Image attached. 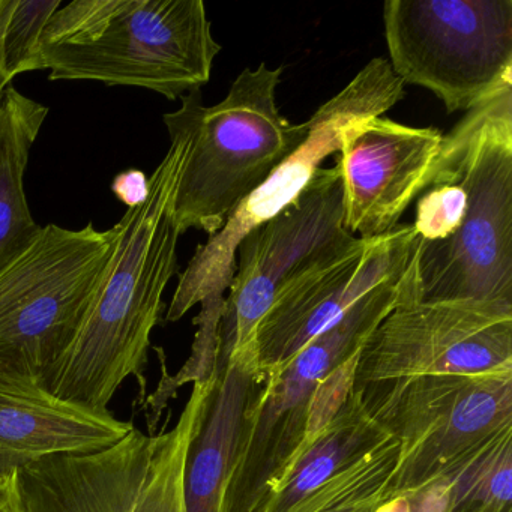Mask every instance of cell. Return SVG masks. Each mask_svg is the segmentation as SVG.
<instances>
[{"instance_id": "obj_20", "label": "cell", "mask_w": 512, "mask_h": 512, "mask_svg": "<svg viewBox=\"0 0 512 512\" xmlns=\"http://www.w3.org/2000/svg\"><path fill=\"white\" fill-rule=\"evenodd\" d=\"M446 512H511L512 431L449 475Z\"/></svg>"}, {"instance_id": "obj_14", "label": "cell", "mask_w": 512, "mask_h": 512, "mask_svg": "<svg viewBox=\"0 0 512 512\" xmlns=\"http://www.w3.org/2000/svg\"><path fill=\"white\" fill-rule=\"evenodd\" d=\"M445 134L383 116L352 122L341 137L344 226L359 239L386 235L410 203L430 187Z\"/></svg>"}, {"instance_id": "obj_12", "label": "cell", "mask_w": 512, "mask_h": 512, "mask_svg": "<svg viewBox=\"0 0 512 512\" xmlns=\"http://www.w3.org/2000/svg\"><path fill=\"white\" fill-rule=\"evenodd\" d=\"M512 368V307L409 302L391 311L365 341L355 386Z\"/></svg>"}, {"instance_id": "obj_19", "label": "cell", "mask_w": 512, "mask_h": 512, "mask_svg": "<svg viewBox=\"0 0 512 512\" xmlns=\"http://www.w3.org/2000/svg\"><path fill=\"white\" fill-rule=\"evenodd\" d=\"M398 442L386 437L290 512H374L394 496Z\"/></svg>"}, {"instance_id": "obj_21", "label": "cell", "mask_w": 512, "mask_h": 512, "mask_svg": "<svg viewBox=\"0 0 512 512\" xmlns=\"http://www.w3.org/2000/svg\"><path fill=\"white\" fill-rule=\"evenodd\" d=\"M224 295H214L206 298L200 304V313L194 317L197 326L193 349L184 367L175 376H170L164 364L163 350V379L157 391L145 400V412L148 416L149 431L157 433V424L161 413L169 404L170 398L175 397L176 391L185 383L203 382L218 370V355H220V322L224 310Z\"/></svg>"}, {"instance_id": "obj_4", "label": "cell", "mask_w": 512, "mask_h": 512, "mask_svg": "<svg viewBox=\"0 0 512 512\" xmlns=\"http://www.w3.org/2000/svg\"><path fill=\"white\" fill-rule=\"evenodd\" d=\"M283 67L245 68L229 94L212 107L202 92L181 98L191 128V145L176 190V224L209 236L223 229L232 212L260 187L272 170L296 151L310 125L281 116L277 88Z\"/></svg>"}, {"instance_id": "obj_18", "label": "cell", "mask_w": 512, "mask_h": 512, "mask_svg": "<svg viewBox=\"0 0 512 512\" xmlns=\"http://www.w3.org/2000/svg\"><path fill=\"white\" fill-rule=\"evenodd\" d=\"M50 109L10 86L0 103V269L40 235L25 191V173L35 140Z\"/></svg>"}, {"instance_id": "obj_9", "label": "cell", "mask_w": 512, "mask_h": 512, "mask_svg": "<svg viewBox=\"0 0 512 512\" xmlns=\"http://www.w3.org/2000/svg\"><path fill=\"white\" fill-rule=\"evenodd\" d=\"M383 23L395 76L448 113L512 85V0H388Z\"/></svg>"}, {"instance_id": "obj_11", "label": "cell", "mask_w": 512, "mask_h": 512, "mask_svg": "<svg viewBox=\"0 0 512 512\" xmlns=\"http://www.w3.org/2000/svg\"><path fill=\"white\" fill-rule=\"evenodd\" d=\"M358 239L344 226L340 169H320L295 203L239 244L235 277L224 298L218 367L238 359L257 364V328L278 296Z\"/></svg>"}, {"instance_id": "obj_16", "label": "cell", "mask_w": 512, "mask_h": 512, "mask_svg": "<svg viewBox=\"0 0 512 512\" xmlns=\"http://www.w3.org/2000/svg\"><path fill=\"white\" fill-rule=\"evenodd\" d=\"M391 436L361 389L353 388L337 415L311 434L268 479L251 512H290L344 467Z\"/></svg>"}, {"instance_id": "obj_3", "label": "cell", "mask_w": 512, "mask_h": 512, "mask_svg": "<svg viewBox=\"0 0 512 512\" xmlns=\"http://www.w3.org/2000/svg\"><path fill=\"white\" fill-rule=\"evenodd\" d=\"M436 172L466 188L467 211L451 238L418 241L415 302L512 307V85L446 134Z\"/></svg>"}, {"instance_id": "obj_5", "label": "cell", "mask_w": 512, "mask_h": 512, "mask_svg": "<svg viewBox=\"0 0 512 512\" xmlns=\"http://www.w3.org/2000/svg\"><path fill=\"white\" fill-rule=\"evenodd\" d=\"M196 382L175 427H134L109 448L56 455L19 470L26 512H188L185 470L217 385Z\"/></svg>"}, {"instance_id": "obj_23", "label": "cell", "mask_w": 512, "mask_h": 512, "mask_svg": "<svg viewBox=\"0 0 512 512\" xmlns=\"http://www.w3.org/2000/svg\"><path fill=\"white\" fill-rule=\"evenodd\" d=\"M112 193L127 209L137 208L148 197L149 178L143 170H125L113 179Z\"/></svg>"}, {"instance_id": "obj_24", "label": "cell", "mask_w": 512, "mask_h": 512, "mask_svg": "<svg viewBox=\"0 0 512 512\" xmlns=\"http://www.w3.org/2000/svg\"><path fill=\"white\" fill-rule=\"evenodd\" d=\"M0 512H26L19 470L0 475Z\"/></svg>"}, {"instance_id": "obj_13", "label": "cell", "mask_w": 512, "mask_h": 512, "mask_svg": "<svg viewBox=\"0 0 512 512\" xmlns=\"http://www.w3.org/2000/svg\"><path fill=\"white\" fill-rule=\"evenodd\" d=\"M412 224L355 245L284 290L259 323L256 358L263 382L280 374L311 341L331 329L356 302L412 265Z\"/></svg>"}, {"instance_id": "obj_15", "label": "cell", "mask_w": 512, "mask_h": 512, "mask_svg": "<svg viewBox=\"0 0 512 512\" xmlns=\"http://www.w3.org/2000/svg\"><path fill=\"white\" fill-rule=\"evenodd\" d=\"M133 428L110 409L65 400L38 377L0 364V475L56 455L101 451Z\"/></svg>"}, {"instance_id": "obj_22", "label": "cell", "mask_w": 512, "mask_h": 512, "mask_svg": "<svg viewBox=\"0 0 512 512\" xmlns=\"http://www.w3.org/2000/svg\"><path fill=\"white\" fill-rule=\"evenodd\" d=\"M61 0H16L2 35V61L11 79L40 71L38 46Z\"/></svg>"}, {"instance_id": "obj_26", "label": "cell", "mask_w": 512, "mask_h": 512, "mask_svg": "<svg viewBox=\"0 0 512 512\" xmlns=\"http://www.w3.org/2000/svg\"><path fill=\"white\" fill-rule=\"evenodd\" d=\"M374 512H410L409 499L404 494H397L377 506Z\"/></svg>"}, {"instance_id": "obj_17", "label": "cell", "mask_w": 512, "mask_h": 512, "mask_svg": "<svg viewBox=\"0 0 512 512\" xmlns=\"http://www.w3.org/2000/svg\"><path fill=\"white\" fill-rule=\"evenodd\" d=\"M262 383L256 362L239 359L218 367L208 413L188 454L185 470L188 512H223L245 410Z\"/></svg>"}, {"instance_id": "obj_10", "label": "cell", "mask_w": 512, "mask_h": 512, "mask_svg": "<svg viewBox=\"0 0 512 512\" xmlns=\"http://www.w3.org/2000/svg\"><path fill=\"white\" fill-rule=\"evenodd\" d=\"M404 97V83L389 62L376 58L340 94L320 106L307 121L310 133L305 142L232 212L220 232L197 247L179 277L166 322H178L209 296L224 295L235 277L236 250L242 239L301 197L323 161L340 151L341 137L352 122L383 116Z\"/></svg>"}, {"instance_id": "obj_8", "label": "cell", "mask_w": 512, "mask_h": 512, "mask_svg": "<svg viewBox=\"0 0 512 512\" xmlns=\"http://www.w3.org/2000/svg\"><path fill=\"white\" fill-rule=\"evenodd\" d=\"M358 389L398 442L394 496H409L449 475L512 431V368L413 377Z\"/></svg>"}, {"instance_id": "obj_6", "label": "cell", "mask_w": 512, "mask_h": 512, "mask_svg": "<svg viewBox=\"0 0 512 512\" xmlns=\"http://www.w3.org/2000/svg\"><path fill=\"white\" fill-rule=\"evenodd\" d=\"M409 302H413L412 265L371 290L331 329L301 350L280 374L268 377L257 388L245 410L223 512L253 511L268 479L307 437L320 430L311 421L317 386L361 352L365 341L394 308Z\"/></svg>"}, {"instance_id": "obj_27", "label": "cell", "mask_w": 512, "mask_h": 512, "mask_svg": "<svg viewBox=\"0 0 512 512\" xmlns=\"http://www.w3.org/2000/svg\"><path fill=\"white\" fill-rule=\"evenodd\" d=\"M0 127H2V115H0Z\"/></svg>"}, {"instance_id": "obj_2", "label": "cell", "mask_w": 512, "mask_h": 512, "mask_svg": "<svg viewBox=\"0 0 512 512\" xmlns=\"http://www.w3.org/2000/svg\"><path fill=\"white\" fill-rule=\"evenodd\" d=\"M220 44L202 0H74L47 23L49 79L142 88L176 101L211 79Z\"/></svg>"}, {"instance_id": "obj_7", "label": "cell", "mask_w": 512, "mask_h": 512, "mask_svg": "<svg viewBox=\"0 0 512 512\" xmlns=\"http://www.w3.org/2000/svg\"><path fill=\"white\" fill-rule=\"evenodd\" d=\"M116 239V226L47 224L0 269V364L44 379L79 332Z\"/></svg>"}, {"instance_id": "obj_1", "label": "cell", "mask_w": 512, "mask_h": 512, "mask_svg": "<svg viewBox=\"0 0 512 512\" xmlns=\"http://www.w3.org/2000/svg\"><path fill=\"white\" fill-rule=\"evenodd\" d=\"M163 121L170 148L149 176L148 197L116 224L115 251L97 295L76 337L43 379L58 397L95 409H109L128 377H136L145 403L152 331L164 311L167 284L178 272L182 233L173 206L191 128L182 107Z\"/></svg>"}, {"instance_id": "obj_25", "label": "cell", "mask_w": 512, "mask_h": 512, "mask_svg": "<svg viewBox=\"0 0 512 512\" xmlns=\"http://www.w3.org/2000/svg\"><path fill=\"white\" fill-rule=\"evenodd\" d=\"M14 4H16V0H0V103L4 100L7 89L14 82L5 71L4 61H2V35H4L5 25H7L8 17L13 11Z\"/></svg>"}]
</instances>
